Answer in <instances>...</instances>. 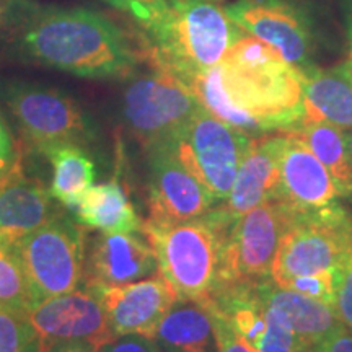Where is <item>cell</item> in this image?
<instances>
[{
    "label": "cell",
    "instance_id": "1",
    "mask_svg": "<svg viewBox=\"0 0 352 352\" xmlns=\"http://www.w3.org/2000/svg\"><path fill=\"white\" fill-rule=\"evenodd\" d=\"M191 90L209 113L250 138L292 131L305 120L300 70L246 33Z\"/></svg>",
    "mask_w": 352,
    "mask_h": 352
},
{
    "label": "cell",
    "instance_id": "2",
    "mask_svg": "<svg viewBox=\"0 0 352 352\" xmlns=\"http://www.w3.org/2000/svg\"><path fill=\"white\" fill-rule=\"evenodd\" d=\"M20 46L36 63L83 78L129 77L138 54L108 16L85 7H44L30 12Z\"/></svg>",
    "mask_w": 352,
    "mask_h": 352
},
{
    "label": "cell",
    "instance_id": "3",
    "mask_svg": "<svg viewBox=\"0 0 352 352\" xmlns=\"http://www.w3.org/2000/svg\"><path fill=\"white\" fill-rule=\"evenodd\" d=\"M145 32L152 64L189 87L245 34L226 8L210 0H166L165 10Z\"/></svg>",
    "mask_w": 352,
    "mask_h": 352
},
{
    "label": "cell",
    "instance_id": "4",
    "mask_svg": "<svg viewBox=\"0 0 352 352\" xmlns=\"http://www.w3.org/2000/svg\"><path fill=\"white\" fill-rule=\"evenodd\" d=\"M228 223L215 209L184 222L144 220L142 233L155 253L158 272L178 300L204 302L212 296Z\"/></svg>",
    "mask_w": 352,
    "mask_h": 352
},
{
    "label": "cell",
    "instance_id": "5",
    "mask_svg": "<svg viewBox=\"0 0 352 352\" xmlns=\"http://www.w3.org/2000/svg\"><path fill=\"white\" fill-rule=\"evenodd\" d=\"M351 253L352 210L341 201L323 209H296L277 248L271 279L285 287L300 277L338 272Z\"/></svg>",
    "mask_w": 352,
    "mask_h": 352
},
{
    "label": "cell",
    "instance_id": "6",
    "mask_svg": "<svg viewBox=\"0 0 352 352\" xmlns=\"http://www.w3.org/2000/svg\"><path fill=\"white\" fill-rule=\"evenodd\" d=\"M0 96L21 135L39 153L57 144L85 147L98 139L95 122L85 109L59 88L36 82L7 80L0 85Z\"/></svg>",
    "mask_w": 352,
    "mask_h": 352
},
{
    "label": "cell",
    "instance_id": "7",
    "mask_svg": "<svg viewBox=\"0 0 352 352\" xmlns=\"http://www.w3.org/2000/svg\"><path fill=\"white\" fill-rule=\"evenodd\" d=\"M294 212L296 208L287 202L270 199L228 223L220 248L214 292L271 279L277 248Z\"/></svg>",
    "mask_w": 352,
    "mask_h": 352
},
{
    "label": "cell",
    "instance_id": "8",
    "mask_svg": "<svg viewBox=\"0 0 352 352\" xmlns=\"http://www.w3.org/2000/svg\"><path fill=\"white\" fill-rule=\"evenodd\" d=\"M23 264L34 305L76 290L87 264L85 232L80 223L57 214L13 246Z\"/></svg>",
    "mask_w": 352,
    "mask_h": 352
},
{
    "label": "cell",
    "instance_id": "9",
    "mask_svg": "<svg viewBox=\"0 0 352 352\" xmlns=\"http://www.w3.org/2000/svg\"><path fill=\"white\" fill-rule=\"evenodd\" d=\"M165 142L217 204H222L230 195L252 138L201 108Z\"/></svg>",
    "mask_w": 352,
    "mask_h": 352
},
{
    "label": "cell",
    "instance_id": "10",
    "mask_svg": "<svg viewBox=\"0 0 352 352\" xmlns=\"http://www.w3.org/2000/svg\"><path fill=\"white\" fill-rule=\"evenodd\" d=\"M201 108L191 87L160 65L132 78L122 91V116L145 148L173 135Z\"/></svg>",
    "mask_w": 352,
    "mask_h": 352
},
{
    "label": "cell",
    "instance_id": "11",
    "mask_svg": "<svg viewBox=\"0 0 352 352\" xmlns=\"http://www.w3.org/2000/svg\"><path fill=\"white\" fill-rule=\"evenodd\" d=\"M148 158V220L184 222L217 208V201L184 166L165 140L145 148Z\"/></svg>",
    "mask_w": 352,
    "mask_h": 352
},
{
    "label": "cell",
    "instance_id": "12",
    "mask_svg": "<svg viewBox=\"0 0 352 352\" xmlns=\"http://www.w3.org/2000/svg\"><path fill=\"white\" fill-rule=\"evenodd\" d=\"M209 303L256 352H307L292 328L264 297L261 283L214 292Z\"/></svg>",
    "mask_w": 352,
    "mask_h": 352
},
{
    "label": "cell",
    "instance_id": "13",
    "mask_svg": "<svg viewBox=\"0 0 352 352\" xmlns=\"http://www.w3.org/2000/svg\"><path fill=\"white\" fill-rule=\"evenodd\" d=\"M28 318L39 341H85L100 347L114 340L107 310L94 285L83 284V289L36 303Z\"/></svg>",
    "mask_w": 352,
    "mask_h": 352
},
{
    "label": "cell",
    "instance_id": "14",
    "mask_svg": "<svg viewBox=\"0 0 352 352\" xmlns=\"http://www.w3.org/2000/svg\"><path fill=\"white\" fill-rule=\"evenodd\" d=\"M228 16L250 36L266 43L298 70L310 65L311 36L300 12L284 0H239Z\"/></svg>",
    "mask_w": 352,
    "mask_h": 352
},
{
    "label": "cell",
    "instance_id": "15",
    "mask_svg": "<svg viewBox=\"0 0 352 352\" xmlns=\"http://www.w3.org/2000/svg\"><path fill=\"white\" fill-rule=\"evenodd\" d=\"M114 338L139 334L151 338L162 318L178 300L175 290L160 272L147 279L114 287H98Z\"/></svg>",
    "mask_w": 352,
    "mask_h": 352
},
{
    "label": "cell",
    "instance_id": "16",
    "mask_svg": "<svg viewBox=\"0 0 352 352\" xmlns=\"http://www.w3.org/2000/svg\"><path fill=\"white\" fill-rule=\"evenodd\" d=\"M279 186L274 199L296 209H323L341 201L331 175L292 131H280Z\"/></svg>",
    "mask_w": 352,
    "mask_h": 352
},
{
    "label": "cell",
    "instance_id": "17",
    "mask_svg": "<svg viewBox=\"0 0 352 352\" xmlns=\"http://www.w3.org/2000/svg\"><path fill=\"white\" fill-rule=\"evenodd\" d=\"M157 272L155 253L138 233H101L87 258L83 284L114 287L138 283Z\"/></svg>",
    "mask_w": 352,
    "mask_h": 352
},
{
    "label": "cell",
    "instance_id": "18",
    "mask_svg": "<svg viewBox=\"0 0 352 352\" xmlns=\"http://www.w3.org/2000/svg\"><path fill=\"white\" fill-rule=\"evenodd\" d=\"M280 139V132L252 138L230 195L215 208L223 220L233 222L263 202L274 199L279 186Z\"/></svg>",
    "mask_w": 352,
    "mask_h": 352
},
{
    "label": "cell",
    "instance_id": "19",
    "mask_svg": "<svg viewBox=\"0 0 352 352\" xmlns=\"http://www.w3.org/2000/svg\"><path fill=\"white\" fill-rule=\"evenodd\" d=\"M57 214L50 189L21 173L20 165L0 183V243L15 246Z\"/></svg>",
    "mask_w": 352,
    "mask_h": 352
},
{
    "label": "cell",
    "instance_id": "20",
    "mask_svg": "<svg viewBox=\"0 0 352 352\" xmlns=\"http://www.w3.org/2000/svg\"><path fill=\"white\" fill-rule=\"evenodd\" d=\"M307 121H327L352 129V69L344 63L323 70L315 65L300 69ZM303 120V121H305Z\"/></svg>",
    "mask_w": 352,
    "mask_h": 352
},
{
    "label": "cell",
    "instance_id": "21",
    "mask_svg": "<svg viewBox=\"0 0 352 352\" xmlns=\"http://www.w3.org/2000/svg\"><path fill=\"white\" fill-rule=\"evenodd\" d=\"M261 290L266 300L279 310L307 352H311L324 338L342 324L333 307L303 294L279 287L272 279L263 280Z\"/></svg>",
    "mask_w": 352,
    "mask_h": 352
},
{
    "label": "cell",
    "instance_id": "22",
    "mask_svg": "<svg viewBox=\"0 0 352 352\" xmlns=\"http://www.w3.org/2000/svg\"><path fill=\"white\" fill-rule=\"evenodd\" d=\"M76 210L82 227L101 233H142V223L120 178L94 184L83 195Z\"/></svg>",
    "mask_w": 352,
    "mask_h": 352
},
{
    "label": "cell",
    "instance_id": "23",
    "mask_svg": "<svg viewBox=\"0 0 352 352\" xmlns=\"http://www.w3.org/2000/svg\"><path fill=\"white\" fill-rule=\"evenodd\" d=\"M152 341L160 352H219L209 310L195 300H176Z\"/></svg>",
    "mask_w": 352,
    "mask_h": 352
},
{
    "label": "cell",
    "instance_id": "24",
    "mask_svg": "<svg viewBox=\"0 0 352 352\" xmlns=\"http://www.w3.org/2000/svg\"><path fill=\"white\" fill-rule=\"evenodd\" d=\"M52 166L50 192L52 199L76 209L85 192L94 186L96 168L85 147L77 144H57L41 152Z\"/></svg>",
    "mask_w": 352,
    "mask_h": 352
},
{
    "label": "cell",
    "instance_id": "25",
    "mask_svg": "<svg viewBox=\"0 0 352 352\" xmlns=\"http://www.w3.org/2000/svg\"><path fill=\"white\" fill-rule=\"evenodd\" d=\"M331 175L342 197H352V165L346 132L327 121H303L292 129Z\"/></svg>",
    "mask_w": 352,
    "mask_h": 352
},
{
    "label": "cell",
    "instance_id": "26",
    "mask_svg": "<svg viewBox=\"0 0 352 352\" xmlns=\"http://www.w3.org/2000/svg\"><path fill=\"white\" fill-rule=\"evenodd\" d=\"M0 307L28 315L34 307L32 289L19 253L0 243Z\"/></svg>",
    "mask_w": 352,
    "mask_h": 352
},
{
    "label": "cell",
    "instance_id": "27",
    "mask_svg": "<svg viewBox=\"0 0 352 352\" xmlns=\"http://www.w3.org/2000/svg\"><path fill=\"white\" fill-rule=\"evenodd\" d=\"M41 341L28 315L0 307V352H39Z\"/></svg>",
    "mask_w": 352,
    "mask_h": 352
},
{
    "label": "cell",
    "instance_id": "28",
    "mask_svg": "<svg viewBox=\"0 0 352 352\" xmlns=\"http://www.w3.org/2000/svg\"><path fill=\"white\" fill-rule=\"evenodd\" d=\"M283 289L303 294V296L315 298V300L323 302L334 308V300H336V272H321V274L300 277V279L289 283Z\"/></svg>",
    "mask_w": 352,
    "mask_h": 352
},
{
    "label": "cell",
    "instance_id": "29",
    "mask_svg": "<svg viewBox=\"0 0 352 352\" xmlns=\"http://www.w3.org/2000/svg\"><path fill=\"white\" fill-rule=\"evenodd\" d=\"M334 311H336L342 327L352 331V253L336 272Z\"/></svg>",
    "mask_w": 352,
    "mask_h": 352
},
{
    "label": "cell",
    "instance_id": "30",
    "mask_svg": "<svg viewBox=\"0 0 352 352\" xmlns=\"http://www.w3.org/2000/svg\"><path fill=\"white\" fill-rule=\"evenodd\" d=\"M204 303V302H201ZM206 308L209 310L210 320H212L215 341H217V351L219 352H256L252 346L246 342L243 338L240 336L235 329L232 328V324L228 323L217 308H214L209 303H204Z\"/></svg>",
    "mask_w": 352,
    "mask_h": 352
},
{
    "label": "cell",
    "instance_id": "31",
    "mask_svg": "<svg viewBox=\"0 0 352 352\" xmlns=\"http://www.w3.org/2000/svg\"><path fill=\"white\" fill-rule=\"evenodd\" d=\"M104 2L118 10L126 12L144 28H148L166 7V0H104Z\"/></svg>",
    "mask_w": 352,
    "mask_h": 352
},
{
    "label": "cell",
    "instance_id": "32",
    "mask_svg": "<svg viewBox=\"0 0 352 352\" xmlns=\"http://www.w3.org/2000/svg\"><path fill=\"white\" fill-rule=\"evenodd\" d=\"M98 352H160L151 338L129 334L104 342L98 347Z\"/></svg>",
    "mask_w": 352,
    "mask_h": 352
},
{
    "label": "cell",
    "instance_id": "33",
    "mask_svg": "<svg viewBox=\"0 0 352 352\" xmlns=\"http://www.w3.org/2000/svg\"><path fill=\"white\" fill-rule=\"evenodd\" d=\"M16 165H19V158H16L15 144H13L7 122L0 114V183L16 168Z\"/></svg>",
    "mask_w": 352,
    "mask_h": 352
},
{
    "label": "cell",
    "instance_id": "34",
    "mask_svg": "<svg viewBox=\"0 0 352 352\" xmlns=\"http://www.w3.org/2000/svg\"><path fill=\"white\" fill-rule=\"evenodd\" d=\"M311 352H352V331L341 327L324 338Z\"/></svg>",
    "mask_w": 352,
    "mask_h": 352
},
{
    "label": "cell",
    "instance_id": "35",
    "mask_svg": "<svg viewBox=\"0 0 352 352\" xmlns=\"http://www.w3.org/2000/svg\"><path fill=\"white\" fill-rule=\"evenodd\" d=\"M39 352H98V346L85 341H41Z\"/></svg>",
    "mask_w": 352,
    "mask_h": 352
},
{
    "label": "cell",
    "instance_id": "36",
    "mask_svg": "<svg viewBox=\"0 0 352 352\" xmlns=\"http://www.w3.org/2000/svg\"><path fill=\"white\" fill-rule=\"evenodd\" d=\"M346 145H347V153H349L351 165H352V129L346 132Z\"/></svg>",
    "mask_w": 352,
    "mask_h": 352
},
{
    "label": "cell",
    "instance_id": "37",
    "mask_svg": "<svg viewBox=\"0 0 352 352\" xmlns=\"http://www.w3.org/2000/svg\"><path fill=\"white\" fill-rule=\"evenodd\" d=\"M347 64H349L352 69V19L349 23V60H347Z\"/></svg>",
    "mask_w": 352,
    "mask_h": 352
},
{
    "label": "cell",
    "instance_id": "38",
    "mask_svg": "<svg viewBox=\"0 0 352 352\" xmlns=\"http://www.w3.org/2000/svg\"><path fill=\"white\" fill-rule=\"evenodd\" d=\"M210 2H217V0H210Z\"/></svg>",
    "mask_w": 352,
    "mask_h": 352
}]
</instances>
